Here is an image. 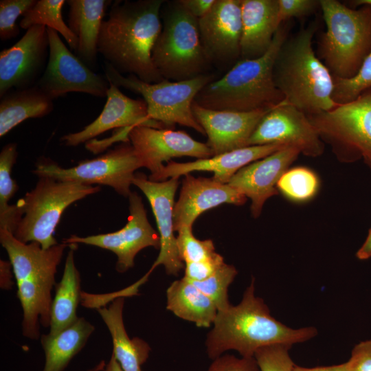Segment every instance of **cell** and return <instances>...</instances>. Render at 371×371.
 <instances>
[{
	"label": "cell",
	"instance_id": "cell-8",
	"mask_svg": "<svg viewBox=\"0 0 371 371\" xmlns=\"http://www.w3.org/2000/svg\"><path fill=\"white\" fill-rule=\"evenodd\" d=\"M104 71L109 83L142 96L150 120L160 122L166 128L179 124L205 135L194 116L192 106L201 90L215 79L214 74H207L181 81L164 79L149 83L132 74L124 76L106 62Z\"/></svg>",
	"mask_w": 371,
	"mask_h": 371
},
{
	"label": "cell",
	"instance_id": "cell-27",
	"mask_svg": "<svg viewBox=\"0 0 371 371\" xmlns=\"http://www.w3.org/2000/svg\"><path fill=\"white\" fill-rule=\"evenodd\" d=\"M53 100L37 85L6 93L0 100V137L26 120L49 114L54 109Z\"/></svg>",
	"mask_w": 371,
	"mask_h": 371
},
{
	"label": "cell",
	"instance_id": "cell-46",
	"mask_svg": "<svg viewBox=\"0 0 371 371\" xmlns=\"http://www.w3.org/2000/svg\"><path fill=\"white\" fill-rule=\"evenodd\" d=\"M293 371H350L348 362L330 366H318L315 368H304L294 366Z\"/></svg>",
	"mask_w": 371,
	"mask_h": 371
},
{
	"label": "cell",
	"instance_id": "cell-4",
	"mask_svg": "<svg viewBox=\"0 0 371 371\" xmlns=\"http://www.w3.org/2000/svg\"><path fill=\"white\" fill-rule=\"evenodd\" d=\"M0 243L8 254L16 283L17 297L23 309V335L38 340L40 324L45 328L50 326L55 275L69 245L62 243L45 249L36 242H21L3 229H0Z\"/></svg>",
	"mask_w": 371,
	"mask_h": 371
},
{
	"label": "cell",
	"instance_id": "cell-28",
	"mask_svg": "<svg viewBox=\"0 0 371 371\" xmlns=\"http://www.w3.org/2000/svg\"><path fill=\"white\" fill-rule=\"evenodd\" d=\"M95 327L84 317L55 334H43L40 341L45 353L42 371H64L85 346Z\"/></svg>",
	"mask_w": 371,
	"mask_h": 371
},
{
	"label": "cell",
	"instance_id": "cell-42",
	"mask_svg": "<svg viewBox=\"0 0 371 371\" xmlns=\"http://www.w3.org/2000/svg\"><path fill=\"white\" fill-rule=\"evenodd\" d=\"M224 263V258L219 254L210 260L185 263L183 277L192 282L204 280Z\"/></svg>",
	"mask_w": 371,
	"mask_h": 371
},
{
	"label": "cell",
	"instance_id": "cell-30",
	"mask_svg": "<svg viewBox=\"0 0 371 371\" xmlns=\"http://www.w3.org/2000/svg\"><path fill=\"white\" fill-rule=\"evenodd\" d=\"M166 308L177 317L198 327H210L218 310L213 301L184 277L166 290Z\"/></svg>",
	"mask_w": 371,
	"mask_h": 371
},
{
	"label": "cell",
	"instance_id": "cell-16",
	"mask_svg": "<svg viewBox=\"0 0 371 371\" xmlns=\"http://www.w3.org/2000/svg\"><path fill=\"white\" fill-rule=\"evenodd\" d=\"M128 139L142 167L150 170L149 179L162 170L164 162L172 158L188 156L200 159L213 156L207 144L182 131L138 126L131 130Z\"/></svg>",
	"mask_w": 371,
	"mask_h": 371
},
{
	"label": "cell",
	"instance_id": "cell-3",
	"mask_svg": "<svg viewBox=\"0 0 371 371\" xmlns=\"http://www.w3.org/2000/svg\"><path fill=\"white\" fill-rule=\"evenodd\" d=\"M317 25L312 23L284 41L273 67L276 88L284 104L295 106L306 115L333 109L334 78L313 49Z\"/></svg>",
	"mask_w": 371,
	"mask_h": 371
},
{
	"label": "cell",
	"instance_id": "cell-10",
	"mask_svg": "<svg viewBox=\"0 0 371 371\" xmlns=\"http://www.w3.org/2000/svg\"><path fill=\"white\" fill-rule=\"evenodd\" d=\"M307 116L322 141L341 159L352 161L371 157V88L350 102Z\"/></svg>",
	"mask_w": 371,
	"mask_h": 371
},
{
	"label": "cell",
	"instance_id": "cell-12",
	"mask_svg": "<svg viewBox=\"0 0 371 371\" xmlns=\"http://www.w3.org/2000/svg\"><path fill=\"white\" fill-rule=\"evenodd\" d=\"M49 57L46 68L37 82L52 100L71 92L106 97L110 84L73 54L54 30L47 27Z\"/></svg>",
	"mask_w": 371,
	"mask_h": 371
},
{
	"label": "cell",
	"instance_id": "cell-14",
	"mask_svg": "<svg viewBox=\"0 0 371 371\" xmlns=\"http://www.w3.org/2000/svg\"><path fill=\"white\" fill-rule=\"evenodd\" d=\"M49 57L47 27L34 25L12 46L0 52V98L12 89L37 84Z\"/></svg>",
	"mask_w": 371,
	"mask_h": 371
},
{
	"label": "cell",
	"instance_id": "cell-44",
	"mask_svg": "<svg viewBox=\"0 0 371 371\" xmlns=\"http://www.w3.org/2000/svg\"><path fill=\"white\" fill-rule=\"evenodd\" d=\"M186 9L195 18L201 19L211 10L216 0H179Z\"/></svg>",
	"mask_w": 371,
	"mask_h": 371
},
{
	"label": "cell",
	"instance_id": "cell-24",
	"mask_svg": "<svg viewBox=\"0 0 371 371\" xmlns=\"http://www.w3.org/2000/svg\"><path fill=\"white\" fill-rule=\"evenodd\" d=\"M241 17L240 58L262 56L281 25L278 0H241Z\"/></svg>",
	"mask_w": 371,
	"mask_h": 371
},
{
	"label": "cell",
	"instance_id": "cell-45",
	"mask_svg": "<svg viewBox=\"0 0 371 371\" xmlns=\"http://www.w3.org/2000/svg\"><path fill=\"white\" fill-rule=\"evenodd\" d=\"M12 265L10 261L0 260V286L2 289L10 290L12 289L14 282V276L12 272Z\"/></svg>",
	"mask_w": 371,
	"mask_h": 371
},
{
	"label": "cell",
	"instance_id": "cell-40",
	"mask_svg": "<svg viewBox=\"0 0 371 371\" xmlns=\"http://www.w3.org/2000/svg\"><path fill=\"white\" fill-rule=\"evenodd\" d=\"M278 4L280 24L293 17L306 16L320 8L319 0H278Z\"/></svg>",
	"mask_w": 371,
	"mask_h": 371
},
{
	"label": "cell",
	"instance_id": "cell-21",
	"mask_svg": "<svg viewBox=\"0 0 371 371\" xmlns=\"http://www.w3.org/2000/svg\"><path fill=\"white\" fill-rule=\"evenodd\" d=\"M300 153L295 147L284 146L242 168L229 180L227 184L251 200L254 218L259 216L265 201L278 194V180Z\"/></svg>",
	"mask_w": 371,
	"mask_h": 371
},
{
	"label": "cell",
	"instance_id": "cell-29",
	"mask_svg": "<svg viewBox=\"0 0 371 371\" xmlns=\"http://www.w3.org/2000/svg\"><path fill=\"white\" fill-rule=\"evenodd\" d=\"M69 245L61 280L55 286L50 312L49 334H55L73 324L78 318L81 302L80 275L76 268L74 253L78 244Z\"/></svg>",
	"mask_w": 371,
	"mask_h": 371
},
{
	"label": "cell",
	"instance_id": "cell-7",
	"mask_svg": "<svg viewBox=\"0 0 371 371\" xmlns=\"http://www.w3.org/2000/svg\"><path fill=\"white\" fill-rule=\"evenodd\" d=\"M161 30L152 60L166 80L181 81L209 74L212 66L201 43L198 19L178 1H165L161 9Z\"/></svg>",
	"mask_w": 371,
	"mask_h": 371
},
{
	"label": "cell",
	"instance_id": "cell-22",
	"mask_svg": "<svg viewBox=\"0 0 371 371\" xmlns=\"http://www.w3.org/2000/svg\"><path fill=\"white\" fill-rule=\"evenodd\" d=\"M247 197L227 183L216 181L213 178L184 175L179 198L174 206V229L192 227L204 212L221 204L242 205Z\"/></svg>",
	"mask_w": 371,
	"mask_h": 371
},
{
	"label": "cell",
	"instance_id": "cell-2",
	"mask_svg": "<svg viewBox=\"0 0 371 371\" xmlns=\"http://www.w3.org/2000/svg\"><path fill=\"white\" fill-rule=\"evenodd\" d=\"M314 327L289 328L272 317L264 300L255 295L254 279L240 302L218 311L205 339L206 353L212 360L234 350L241 357H254L263 346L283 344L292 346L316 336Z\"/></svg>",
	"mask_w": 371,
	"mask_h": 371
},
{
	"label": "cell",
	"instance_id": "cell-38",
	"mask_svg": "<svg viewBox=\"0 0 371 371\" xmlns=\"http://www.w3.org/2000/svg\"><path fill=\"white\" fill-rule=\"evenodd\" d=\"M36 2V0L0 1V38L5 41L17 36L19 29L16 20L23 16Z\"/></svg>",
	"mask_w": 371,
	"mask_h": 371
},
{
	"label": "cell",
	"instance_id": "cell-26",
	"mask_svg": "<svg viewBox=\"0 0 371 371\" xmlns=\"http://www.w3.org/2000/svg\"><path fill=\"white\" fill-rule=\"evenodd\" d=\"M125 297H120L97 310L106 326L112 339V355L124 371H142V366L147 361L151 348L139 337L131 339L126 330L123 310Z\"/></svg>",
	"mask_w": 371,
	"mask_h": 371
},
{
	"label": "cell",
	"instance_id": "cell-50",
	"mask_svg": "<svg viewBox=\"0 0 371 371\" xmlns=\"http://www.w3.org/2000/svg\"><path fill=\"white\" fill-rule=\"evenodd\" d=\"M106 365V363L105 362V361L102 360L95 366L85 371H104L105 369Z\"/></svg>",
	"mask_w": 371,
	"mask_h": 371
},
{
	"label": "cell",
	"instance_id": "cell-19",
	"mask_svg": "<svg viewBox=\"0 0 371 371\" xmlns=\"http://www.w3.org/2000/svg\"><path fill=\"white\" fill-rule=\"evenodd\" d=\"M192 112L207 137L213 156L247 146L262 117L271 109L250 111L214 110L192 104Z\"/></svg>",
	"mask_w": 371,
	"mask_h": 371
},
{
	"label": "cell",
	"instance_id": "cell-25",
	"mask_svg": "<svg viewBox=\"0 0 371 371\" xmlns=\"http://www.w3.org/2000/svg\"><path fill=\"white\" fill-rule=\"evenodd\" d=\"M68 26L78 39L76 55L89 68L95 66L98 54L99 34L106 9L112 4L106 0H69Z\"/></svg>",
	"mask_w": 371,
	"mask_h": 371
},
{
	"label": "cell",
	"instance_id": "cell-35",
	"mask_svg": "<svg viewBox=\"0 0 371 371\" xmlns=\"http://www.w3.org/2000/svg\"><path fill=\"white\" fill-rule=\"evenodd\" d=\"M371 88V52L357 74L349 79L334 78L333 99L336 104L350 102Z\"/></svg>",
	"mask_w": 371,
	"mask_h": 371
},
{
	"label": "cell",
	"instance_id": "cell-13",
	"mask_svg": "<svg viewBox=\"0 0 371 371\" xmlns=\"http://www.w3.org/2000/svg\"><path fill=\"white\" fill-rule=\"evenodd\" d=\"M128 198L129 214L122 229L87 236L71 235L63 239V243L85 244L111 251L117 256L115 269L119 273L132 268L135 256L143 249L160 248V238L149 223L142 197L137 192H132Z\"/></svg>",
	"mask_w": 371,
	"mask_h": 371
},
{
	"label": "cell",
	"instance_id": "cell-33",
	"mask_svg": "<svg viewBox=\"0 0 371 371\" xmlns=\"http://www.w3.org/2000/svg\"><path fill=\"white\" fill-rule=\"evenodd\" d=\"M319 180L316 175L304 167L287 170L280 178L276 188L289 199L303 202L316 194Z\"/></svg>",
	"mask_w": 371,
	"mask_h": 371
},
{
	"label": "cell",
	"instance_id": "cell-43",
	"mask_svg": "<svg viewBox=\"0 0 371 371\" xmlns=\"http://www.w3.org/2000/svg\"><path fill=\"white\" fill-rule=\"evenodd\" d=\"M347 362L350 371H371V339L355 345Z\"/></svg>",
	"mask_w": 371,
	"mask_h": 371
},
{
	"label": "cell",
	"instance_id": "cell-5",
	"mask_svg": "<svg viewBox=\"0 0 371 371\" xmlns=\"http://www.w3.org/2000/svg\"><path fill=\"white\" fill-rule=\"evenodd\" d=\"M289 27L287 23H282L264 55L240 58L224 76L206 85L194 102L206 109L236 111L271 109L281 103L284 97L275 85L273 67L281 45L289 36Z\"/></svg>",
	"mask_w": 371,
	"mask_h": 371
},
{
	"label": "cell",
	"instance_id": "cell-34",
	"mask_svg": "<svg viewBox=\"0 0 371 371\" xmlns=\"http://www.w3.org/2000/svg\"><path fill=\"white\" fill-rule=\"evenodd\" d=\"M237 273L234 266L225 262L205 280L190 282L213 301L218 311H223L232 305L229 301L228 288Z\"/></svg>",
	"mask_w": 371,
	"mask_h": 371
},
{
	"label": "cell",
	"instance_id": "cell-47",
	"mask_svg": "<svg viewBox=\"0 0 371 371\" xmlns=\"http://www.w3.org/2000/svg\"><path fill=\"white\" fill-rule=\"evenodd\" d=\"M356 256L359 260H361L371 258V227L364 243L357 251Z\"/></svg>",
	"mask_w": 371,
	"mask_h": 371
},
{
	"label": "cell",
	"instance_id": "cell-32",
	"mask_svg": "<svg viewBox=\"0 0 371 371\" xmlns=\"http://www.w3.org/2000/svg\"><path fill=\"white\" fill-rule=\"evenodd\" d=\"M64 0H36L35 4L22 16L19 26L27 30L34 25L50 27L60 34L69 47L76 51L78 39L62 16Z\"/></svg>",
	"mask_w": 371,
	"mask_h": 371
},
{
	"label": "cell",
	"instance_id": "cell-11",
	"mask_svg": "<svg viewBox=\"0 0 371 371\" xmlns=\"http://www.w3.org/2000/svg\"><path fill=\"white\" fill-rule=\"evenodd\" d=\"M142 164L131 143L124 142L91 159L79 162L71 168H63L49 159L38 161L33 173L85 185L107 186L124 197H128L135 170Z\"/></svg>",
	"mask_w": 371,
	"mask_h": 371
},
{
	"label": "cell",
	"instance_id": "cell-1",
	"mask_svg": "<svg viewBox=\"0 0 371 371\" xmlns=\"http://www.w3.org/2000/svg\"><path fill=\"white\" fill-rule=\"evenodd\" d=\"M165 0L116 1L102 23L98 49L120 74L155 83L164 80L154 66L152 51L161 30Z\"/></svg>",
	"mask_w": 371,
	"mask_h": 371
},
{
	"label": "cell",
	"instance_id": "cell-49",
	"mask_svg": "<svg viewBox=\"0 0 371 371\" xmlns=\"http://www.w3.org/2000/svg\"><path fill=\"white\" fill-rule=\"evenodd\" d=\"M350 5L352 8H356L362 5H368L371 7V0H354L351 1Z\"/></svg>",
	"mask_w": 371,
	"mask_h": 371
},
{
	"label": "cell",
	"instance_id": "cell-17",
	"mask_svg": "<svg viewBox=\"0 0 371 371\" xmlns=\"http://www.w3.org/2000/svg\"><path fill=\"white\" fill-rule=\"evenodd\" d=\"M178 177L163 181H150L142 172L135 173L133 185L147 198L152 208L160 238L159 253L150 271L163 265L168 275L177 276L185 267L181 260L174 232L175 196L179 186Z\"/></svg>",
	"mask_w": 371,
	"mask_h": 371
},
{
	"label": "cell",
	"instance_id": "cell-36",
	"mask_svg": "<svg viewBox=\"0 0 371 371\" xmlns=\"http://www.w3.org/2000/svg\"><path fill=\"white\" fill-rule=\"evenodd\" d=\"M177 232L178 253L184 264L210 260L218 254L216 252L213 240L196 238L192 234V227H181Z\"/></svg>",
	"mask_w": 371,
	"mask_h": 371
},
{
	"label": "cell",
	"instance_id": "cell-18",
	"mask_svg": "<svg viewBox=\"0 0 371 371\" xmlns=\"http://www.w3.org/2000/svg\"><path fill=\"white\" fill-rule=\"evenodd\" d=\"M198 22L201 43L212 65L223 67L240 58L241 0H216Z\"/></svg>",
	"mask_w": 371,
	"mask_h": 371
},
{
	"label": "cell",
	"instance_id": "cell-9",
	"mask_svg": "<svg viewBox=\"0 0 371 371\" xmlns=\"http://www.w3.org/2000/svg\"><path fill=\"white\" fill-rule=\"evenodd\" d=\"M100 190L98 186L39 177L36 186L17 201L23 215L13 235L25 243L36 242L45 249L58 245L54 234L66 208Z\"/></svg>",
	"mask_w": 371,
	"mask_h": 371
},
{
	"label": "cell",
	"instance_id": "cell-37",
	"mask_svg": "<svg viewBox=\"0 0 371 371\" xmlns=\"http://www.w3.org/2000/svg\"><path fill=\"white\" fill-rule=\"evenodd\" d=\"M292 346L276 344L258 349L254 357L260 371H293L294 366L289 350Z\"/></svg>",
	"mask_w": 371,
	"mask_h": 371
},
{
	"label": "cell",
	"instance_id": "cell-39",
	"mask_svg": "<svg viewBox=\"0 0 371 371\" xmlns=\"http://www.w3.org/2000/svg\"><path fill=\"white\" fill-rule=\"evenodd\" d=\"M151 273L148 271L139 280L133 284L117 291L111 292L104 294H93L82 291L81 293V304L89 308H95L106 306L107 304L111 302L117 297H133L139 295V289L148 279Z\"/></svg>",
	"mask_w": 371,
	"mask_h": 371
},
{
	"label": "cell",
	"instance_id": "cell-23",
	"mask_svg": "<svg viewBox=\"0 0 371 371\" xmlns=\"http://www.w3.org/2000/svg\"><path fill=\"white\" fill-rule=\"evenodd\" d=\"M284 146L276 144L249 146L194 161L177 163L170 161L157 175L148 179L153 181H163L172 177L179 178L193 171H209L213 172L212 178L216 181L228 183L242 168Z\"/></svg>",
	"mask_w": 371,
	"mask_h": 371
},
{
	"label": "cell",
	"instance_id": "cell-41",
	"mask_svg": "<svg viewBox=\"0 0 371 371\" xmlns=\"http://www.w3.org/2000/svg\"><path fill=\"white\" fill-rule=\"evenodd\" d=\"M207 371H260L254 357L222 355L213 360Z\"/></svg>",
	"mask_w": 371,
	"mask_h": 371
},
{
	"label": "cell",
	"instance_id": "cell-51",
	"mask_svg": "<svg viewBox=\"0 0 371 371\" xmlns=\"http://www.w3.org/2000/svg\"><path fill=\"white\" fill-rule=\"evenodd\" d=\"M364 162L367 164L369 168L371 170V157H364Z\"/></svg>",
	"mask_w": 371,
	"mask_h": 371
},
{
	"label": "cell",
	"instance_id": "cell-6",
	"mask_svg": "<svg viewBox=\"0 0 371 371\" xmlns=\"http://www.w3.org/2000/svg\"><path fill=\"white\" fill-rule=\"evenodd\" d=\"M319 3L326 30L317 56L333 78H351L371 52V7L354 8L337 0Z\"/></svg>",
	"mask_w": 371,
	"mask_h": 371
},
{
	"label": "cell",
	"instance_id": "cell-15",
	"mask_svg": "<svg viewBox=\"0 0 371 371\" xmlns=\"http://www.w3.org/2000/svg\"><path fill=\"white\" fill-rule=\"evenodd\" d=\"M273 144L295 147L310 157L319 156L324 150V142L308 116L282 102L262 117L247 146Z\"/></svg>",
	"mask_w": 371,
	"mask_h": 371
},
{
	"label": "cell",
	"instance_id": "cell-20",
	"mask_svg": "<svg viewBox=\"0 0 371 371\" xmlns=\"http://www.w3.org/2000/svg\"><path fill=\"white\" fill-rule=\"evenodd\" d=\"M109 84L106 101L100 114L81 131L63 135L60 140L65 146H77L113 128L138 126L166 128L160 122L148 117L147 105L143 99L131 98L119 87Z\"/></svg>",
	"mask_w": 371,
	"mask_h": 371
},
{
	"label": "cell",
	"instance_id": "cell-31",
	"mask_svg": "<svg viewBox=\"0 0 371 371\" xmlns=\"http://www.w3.org/2000/svg\"><path fill=\"white\" fill-rule=\"evenodd\" d=\"M16 157L15 143H9L2 148L0 153V229H7L12 234L23 215L18 203L9 204L10 200L19 188L15 180L11 177Z\"/></svg>",
	"mask_w": 371,
	"mask_h": 371
},
{
	"label": "cell",
	"instance_id": "cell-48",
	"mask_svg": "<svg viewBox=\"0 0 371 371\" xmlns=\"http://www.w3.org/2000/svg\"><path fill=\"white\" fill-rule=\"evenodd\" d=\"M104 371H124L120 363L115 359V357L111 354V356L107 362Z\"/></svg>",
	"mask_w": 371,
	"mask_h": 371
}]
</instances>
